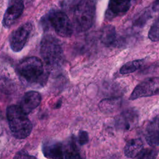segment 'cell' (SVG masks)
<instances>
[{
  "label": "cell",
  "instance_id": "18",
  "mask_svg": "<svg viewBox=\"0 0 159 159\" xmlns=\"http://www.w3.org/2000/svg\"><path fill=\"white\" fill-rule=\"evenodd\" d=\"M144 60H135L125 63L120 69V73L123 75L129 74L134 72L138 70L144 63Z\"/></svg>",
  "mask_w": 159,
  "mask_h": 159
},
{
  "label": "cell",
  "instance_id": "9",
  "mask_svg": "<svg viewBox=\"0 0 159 159\" xmlns=\"http://www.w3.org/2000/svg\"><path fill=\"white\" fill-rule=\"evenodd\" d=\"M131 0H109L106 19L110 20L125 14L130 9Z\"/></svg>",
  "mask_w": 159,
  "mask_h": 159
},
{
  "label": "cell",
  "instance_id": "12",
  "mask_svg": "<svg viewBox=\"0 0 159 159\" xmlns=\"http://www.w3.org/2000/svg\"><path fill=\"white\" fill-rule=\"evenodd\" d=\"M44 156L50 159H63V147L61 142L54 140L45 142L42 145Z\"/></svg>",
  "mask_w": 159,
  "mask_h": 159
},
{
  "label": "cell",
  "instance_id": "19",
  "mask_svg": "<svg viewBox=\"0 0 159 159\" xmlns=\"http://www.w3.org/2000/svg\"><path fill=\"white\" fill-rule=\"evenodd\" d=\"M158 19L157 18L155 22L151 26L148 34V38L153 42H158Z\"/></svg>",
  "mask_w": 159,
  "mask_h": 159
},
{
  "label": "cell",
  "instance_id": "10",
  "mask_svg": "<svg viewBox=\"0 0 159 159\" xmlns=\"http://www.w3.org/2000/svg\"><path fill=\"white\" fill-rule=\"evenodd\" d=\"M41 99V95L39 92L30 91L24 94L19 106L26 115H28L39 106Z\"/></svg>",
  "mask_w": 159,
  "mask_h": 159
},
{
  "label": "cell",
  "instance_id": "5",
  "mask_svg": "<svg viewBox=\"0 0 159 159\" xmlns=\"http://www.w3.org/2000/svg\"><path fill=\"white\" fill-rule=\"evenodd\" d=\"M43 21L47 22L60 37H70L73 34V24L68 16L62 11H53L50 12L43 18Z\"/></svg>",
  "mask_w": 159,
  "mask_h": 159
},
{
  "label": "cell",
  "instance_id": "1",
  "mask_svg": "<svg viewBox=\"0 0 159 159\" xmlns=\"http://www.w3.org/2000/svg\"><path fill=\"white\" fill-rule=\"evenodd\" d=\"M19 76L30 84L43 85L47 81L43 65L40 59L36 57H27L21 60L17 66Z\"/></svg>",
  "mask_w": 159,
  "mask_h": 159
},
{
  "label": "cell",
  "instance_id": "15",
  "mask_svg": "<svg viewBox=\"0 0 159 159\" xmlns=\"http://www.w3.org/2000/svg\"><path fill=\"white\" fill-rule=\"evenodd\" d=\"M143 143L140 139L129 140L125 144L124 152L127 158H133L140 155L143 150Z\"/></svg>",
  "mask_w": 159,
  "mask_h": 159
},
{
  "label": "cell",
  "instance_id": "3",
  "mask_svg": "<svg viewBox=\"0 0 159 159\" xmlns=\"http://www.w3.org/2000/svg\"><path fill=\"white\" fill-rule=\"evenodd\" d=\"M96 14L95 4L93 0H81L74 11L73 20L78 32L89 30L93 25Z\"/></svg>",
  "mask_w": 159,
  "mask_h": 159
},
{
  "label": "cell",
  "instance_id": "24",
  "mask_svg": "<svg viewBox=\"0 0 159 159\" xmlns=\"http://www.w3.org/2000/svg\"><path fill=\"white\" fill-rule=\"evenodd\" d=\"M61 100L60 99V100H58V101H57V102L56 103V104H55V109H58V108H60V107H61Z\"/></svg>",
  "mask_w": 159,
  "mask_h": 159
},
{
  "label": "cell",
  "instance_id": "21",
  "mask_svg": "<svg viewBox=\"0 0 159 159\" xmlns=\"http://www.w3.org/2000/svg\"><path fill=\"white\" fill-rule=\"evenodd\" d=\"M78 141L80 145H83L87 143L89 141L88 133L85 130H80L78 133Z\"/></svg>",
  "mask_w": 159,
  "mask_h": 159
},
{
  "label": "cell",
  "instance_id": "20",
  "mask_svg": "<svg viewBox=\"0 0 159 159\" xmlns=\"http://www.w3.org/2000/svg\"><path fill=\"white\" fill-rule=\"evenodd\" d=\"M140 154L139 159H155L158 155V151L155 149H145Z\"/></svg>",
  "mask_w": 159,
  "mask_h": 159
},
{
  "label": "cell",
  "instance_id": "7",
  "mask_svg": "<svg viewBox=\"0 0 159 159\" xmlns=\"http://www.w3.org/2000/svg\"><path fill=\"white\" fill-rule=\"evenodd\" d=\"M32 30V24L30 22H25L11 34L9 38V43L11 49L14 52H20L24 48L29 39Z\"/></svg>",
  "mask_w": 159,
  "mask_h": 159
},
{
  "label": "cell",
  "instance_id": "6",
  "mask_svg": "<svg viewBox=\"0 0 159 159\" xmlns=\"http://www.w3.org/2000/svg\"><path fill=\"white\" fill-rule=\"evenodd\" d=\"M159 78L152 77L139 83L133 90L129 99L134 100L142 97H148L158 94Z\"/></svg>",
  "mask_w": 159,
  "mask_h": 159
},
{
  "label": "cell",
  "instance_id": "17",
  "mask_svg": "<svg viewBox=\"0 0 159 159\" xmlns=\"http://www.w3.org/2000/svg\"><path fill=\"white\" fill-rule=\"evenodd\" d=\"M63 152L65 159H82L76 139L73 136L68 140Z\"/></svg>",
  "mask_w": 159,
  "mask_h": 159
},
{
  "label": "cell",
  "instance_id": "11",
  "mask_svg": "<svg viewBox=\"0 0 159 159\" xmlns=\"http://www.w3.org/2000/svg\"><path fill=\"white\" fill-rule=\"evenodd\" d=\"M139 119L137 112L132 109H129L122 112L116 118L117 127L120 129L129 130L137 124Z\"/></svg>",
  "mask_w": 159,
  "mask_h": 159
},
{
  "label": "cell",
  "instance_id": "14",
  "mask_svg": "<svg viewBox=\"0 0 159 159\" xmlns=\"http://www.w3.org/2000/svg\"><path fill=\"white\" fill-rule=\"evenodd\" d=\"M122 105V99L119 97L105 98L99 103L100 111L105 114L113 113L120 109Z\"/></svg>",
  "mask_w": 159,
  "mask_h": 159
},
{
  "label": "cell",
  "instance_id": "4",
  "mask_svg": "<svg viewBox=\"0 0 159 159\" xmlns=\"http://www.w3.org/2000/svg\"><path fill=\"white\" fill-rule=\"evenodd\" d=\"M40 53L44 61L50 66L58 65L63 57L60 41L51 35H45L42 39Z\"/></svg>",
  "mask_w": 159,
  "mask_h": 159
},
{
  "label": "cell",
  "instance_id": "2",
  "mask_svg": "<svg viewBox=\"0 0 159 159\" xmlns=\"http://www.w3.org/2000/svg\"><path fill=\"white\" fill-rule=\"evenodd\" d=\"M6 116L10 130L15 138L24 139L30 134L32 124L19 106H9L6 110Z\"/></svg>",
  "mask_w": 159,
  "mask_h": 159
},
{
  "label": "cell",
  "instance_id": "16",
  "mask_svg": "<svg viewBox=\"0 0 159 159\" xmlns=\"http://www.w3.org/2000/svg\"><path fill=\"white\" fill-rule=\"evenodd\" d=\"M101 41L106 46L113 45L116 40V31L114 26L107 24L103 27L101 32Z\"/></svg>",
  "mask_w": 159,
  "mask_h": 159
},
{
  "label": "cell",
  "instance_id": "13",
  "mask_svg": "<svg viewBox=\"0 0 159 159\" xmlns=\"http://www.w3.org/2000/svg\"><path fill=\"white\" fill-rule=\"evenodd\" d=\"M158 117L157 116L149 122L146 129L145 140L147 143L152 147L158 145Z\"/></svg>",
  "mask_w": 159,
  "mask_h": 159
},
{
  "label": "cell",
  "instance_id": "22",
  "mask_svg": "<svg viewBox=\"0 0 159 159\" xmlns=\"http://www.w3.org/2000/svg\"><path fill=\"white\" fill-rule=\"evenodd\" d=\"M14 159H37L35 157L30 155L29 153L24 150L19 151L15 155Z\"/></svg>",
  "mask_w": 159,
  "mask_h": 159
},
{
  "label": "cell",
  "instance_id": "8",
  "mask_svg": "<svg viewBox=\"0 0 159 159\" xmlns=\"http://www.w3.org/2000/svg\"><path fill=\"white\" fill-rule=\"evenodd\" d=\"M24 8L23 0H11L4 13L2 24L4 27H9L22 15Z\"/></svg>",
  "mask_w": 159,
  "mask_h": 159
},
{
  "label": "cell",
  "instance_id": "23",
  "mask_svg": "<svg viewBox=\"0 0 159 159\" xmlns=\"http://www.w3.org/2000/svg\"><path fill=\"white\" fill-rule=\"evenodd\" d=\"M152 9L154 11H158V0H156L154 2V3L153 4Z\"/></svg>",
  "mask_w": 159,
  "mask_h": 159
}]
</instances>
